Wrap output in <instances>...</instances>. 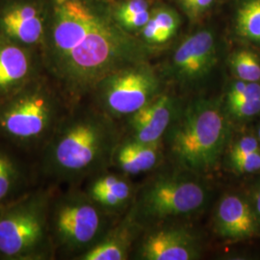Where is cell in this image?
Wrapping results in <instances>:
<instances>
[{
    "instance_id": "7402d4cb",
    "label": "cell",
    "mask_w": 260,
    "mask_h": 260,
    "mask_svg": "<svg viewBox=\"0 0 260 260\" xmlns=\"http://www.w3.org/2000/svg\"><path fill=\"white\" fill-rule=\"evenodd\" d=\"M20 182V172L15 161L0 150V202L8 198Z\"/></svg>"
},
{
    "instance_id": "8992f818",
    "label": "cell",
    "mask_w": 260,
    "mask_h": 260,
    "mask_svg": "<svg viewBox=\"0 0 260 260\" xmlns=\"http://www.w3.org/2000/svg\"><path fill=\"white\" fill-rule=\"evenodd\" d=\"M112 216L87 193H67L49 205L51 239L63 251L79 256L111 230Z\"/></svg>"
},
{
    "instance_id": "277c9868",
    "label": "cell",
    "mask_w": 260,
    "mask_h": 260,
    "mask_svg": "<svg viewBox=\"0 0 260 260\" xmlns=\"http://www.w3.org/2000/svg\"><path fill=\"white\" fill-rule=\"evenodd\" d=\"M170 164L153 171L137 187L128 210L144 230L159 223L186 222L203 213L213 199L206 176Z\"/></svg>"
},
{
    "instance_id": "9a60e30c",
    "label": "cell",
    "mask_w": 260,
    "mask_h": 260,
    "mask_svg": "<svg viewBox=\"0 0 260 260\" xmlns=\"http://www.w3.org/2000/svg\"><path fill=\"white\" fill-rule=\"evenodd\" d=\"M165 159L163 142L149 144L123 135L115 149L112 165L130 177L152 173L164 164Z\"/></svg>"
},
{
    "instance_id": "9c48e42d",
    "label": "cell",
    "mask_w": 260,
    "mask_h": 260,
    "mask_svg": "<svg viewBox=\"0 0 260 260\" xmlns=\"http://www.w3.org/2000/svg\"><path fill=\"white\" fill-rule=\"evenodd\" d=\"M220 59L217 34L209 28H203L180 42L161 76L182 92H197L212 77Z\"/></svg>"
},
{
    "instance_id": "d6986e66",
    "label": "cell",
    "mask_w": 260,
    "mask_h": 260,
    "mask_svg": "<svg viewBox=\"0 0 260 260\" xmlns=\"http://www.w3.org/2000/svg\"><path fill=\"white\" fill-rule=\"evenodd\" d=\"M234 31L242 41L260 47V0H241L235 12Z\"/></svg>"
},
{
    "instance_id": "8fae6325",
    "label": "cell",
    "mask_w": 260,
    "mask_h": 260,
    "mask_svg": "<svg viewBox=\"0 0 260 260\" xmlns=\"http://www.w3.org/2000/svg\"><path fill=\"white\" fill-rule=\"evenodd\" d=\"M47 22L46 0H0V35L40 50Z\"/></svg>"
},
{
    "instance_id": "ba28073f",
    "label": "cell",
    "mask_w": 260,
    "mask_h": 260,
    "mask_svg": "<svg viewBox=\"0 0 260 260\" xmlns=\"http://www.w3.org/2000/svg\"><path fill=\"white\" fill-rule=\"evenodd\" d=\"M49 203L46 196L23 200L0 214V253L7 258L41 256L48 248Z\"/></svg>"
},
{
    "instance_id": "2e32d148",
    "label": "cell",
    "mask_w": 260,
    "mask_h": 260,
    "mask_svg": "<svg viewBox=\"0 0 260 260\" xmlns=\"http://www.w3.org/2000/svg\"><path fill=\"white\" fill-rule=\"evenodd\" d=\"M137 187L123 174L103 172L92 178L87 194L112 215L127 212L133 204Z\"/></svg>"
},
{
    "instance_id": "d4e9b609",
    "label": "cell",
    "mask_w": 260,
    "mask_h": 260,
    "mask_svg": "<svg viewBox=\"0 0 260 260\" xmlns=\"http://www.w3.org/2000/svg\"><path fill=\"white\" fill-rule=\"evenodd\" d=\"M226 167L236 175H252L260 173V150L240 157L223 160Z\"/></svg>"
},
{
    "instance_id": "7c38bea8",
    "label": "cell",
    "mask_w": 260,
    "mask_h": 260,
    "mask_svg": "<svg viewBox=\"0 0 260 260\" xmlns=\"http://www.w3.org/2000/svg\"><path fill=\"white\" fill-rule=\"evenodd\" d=\"M184 102L179 94L163 91L125 119L124 135L149 144L163 142Z\"/></svg>"
},
{
    "instance_id": "4fadbf2b",
    "label": "cell",
    "mask_w": 260,
    "mask_h": 260,
    "mask_svg": "<svg viewBox=\"0 0 260 260\" xmlns=\"http://www.w3.org/2000/svg\"><path fill=\"white\" fill-rule=\"evenodd\" d=\"M212 229L218 237L242 241L259 235V226L248 194L230 191L214 206Z\"/></svg>"
},
{
    "instance_id": "ac0fdd59",
    "label": "cell",
    "mask_w": 260,
    "mask_h": 260,
    "mask_svg": "<svg viewBox=\"0 0 260 260\" xmlns=\"http://www.w3.org/2000/svg\"><path fill=\"white\" fill-rule=\"evenodd\" d=\"M179 25L180 19L177 11L162 6L151 11L149 21L139 32V38L149 47H159L173 39Z\"/></svg>"
},
{
    "instance_id": "3957f363",
    "label": "cell",
    "mask_w": 260,
    "mask_h": 260,
    "mask_svg": "<svg viewBox=\"0 0 260 260\" xmlns=\"http://www.w3.org/2000/svg\"><path fill=\"white\" fill-rule=\"evenodd\" d=\"M232 137L223 99L197 95L184 102L163 144L170 163L207 177L223 160Z\"/></svg>"
},
{
    "instance_id": "83f0119b",
    "label": "cell",
    "mask_w": 260,
    "mask_h": 260,
    "mask_svg": "<svg viewBox=\"0 0 260 260\" xmlns=\"http://www.w3.org/2000/svg\"><path fill=\"white\" fill-rule=\"evenodd\" d=\"M255 135H256V137H257V139L259 141L260 144V122L258 123V125H257V128H256V131H255Z\"/></svg>"
},
{
    "instance_id": "30bf717a",
    "label": "cell",
    "mask_w": 260,
    "mask_h": 260,
    "mask_svg": "<svg viewBox=\"0 0 260 260\" xmlns=\"http://www.w3.org/2000/svg\"><path fill=\"white\" fill-rule=\"evenodd\" d=\"M205 251L202 235L186 222L159 223L144 230L134 246L140 260H197Z\"/></svg>"
},
{
    "instance_id": "e0dca14e",
    "label": "cell",
    "mask_w": 260,
    "mask_h": 260,
    "mask_svg": "<svg viewBox=\"0 0 260 260\" xmlns=\"http://www.w3.org/2000/svg\"><path fill=\"white\" fill-rule=\"evenodd\" d=\"M144 229L135 221L129 210L121 223L113 226L101 241L89 251L79 255L82 260H124L130 252Z\"/></svg>"
},
{
    "instance_id": "7a4b0ae2",
    "label": "cell",
    "mask_w": 260,
    "mask_h": 260,
    "mask_svg": "<svg viewBox=\"0 0 260 260\" xmlns=\"http://www.w3.org/2000/svg\"><path fill=\"white\" fill-rule=\"evenodd\" d=\"M123 135L119 121L95 106L75 105L44 147V171L62 182L77 183L93 178L111 166Z\"/></svg>"
},
{
    "instance_id": "ffe728a7",
    "label": "cell",
    "mask_w": 260,
    "mask_h": 260,
    "mask_svg": "<svg viewBox=\"0 0 260 260\" xmlns=\"http://www.w3.org/2000/svg\"><path fill=\"white\" fill-rule=\"evenodd\" d=\"M112 14L125 31L136 35L149 21L151 11L148 0H124L110 4Z\"/></svg>"
},
{
    "instance_id": "4316f807",
    "label": "cell",
    "mask_w": 260,
    "mask_h": 260,
    "mask_svg": "<svg viewBox=\"0 0 260 260\" xmlns=\"http://www.w3.org/2000/svg\"><path fill=\"white\" fill-rule=\"evenodd\" d=\"M248 196L251 200L253 210H254L255 215H256L257 223H258V226H259L260 235V175L256 177V179L251 184V189L248 193Z\"/></svg>"
},
{
    "instance_id": "6da1fadb",
    "label": "cell",
    "mask_w": 260,
    "mask_h": 260,
    "mask_svg": "<svg viewBox=\"0 0 260 260\" xmlns=\"http://www.w3.org/2000/svg\"><path fill=\"white\" fill-rule=\"evenodd\" d=\"M43 69L69 103L91 94L104 77L149 61L154 47L125 31L106 0H46Z\"/></svg>"
},
{
    "instance_id": "5bb4252c",
    "label": "cell",
    "mask_w": 260,
    "mask_h": 260,
    "mask_svg": "<svg viewBox=\"0 0 260 260\" xmlns=\"http://www.w3.org/2000/svg\"><path fill=\"white\" fill-rule=\"evenodd\" d=\"M40 50L0 35V103L42 75Z\"/></svg>"
},
{
    "instance_id": "5b68a950",
    "label": "cell",
    "mask_w": 260,
    "mask_h": 260,
    "mask_svg": "<svg viewBox=\"0 0 260 260\" xmlns=\"http://www.w3.org/2000/svg\"><path fill=\"white\" fill-rule=\"evenodd\" d=\"M69 101L53 81L39 75L0 103V134L20 147L46 146Z\"/></svg>"
},
{
    "instance_id": "44dd1931",
    "label": "cell",
    "mask_w": 260,
    "mask_h": 260,
    "mask_svg": "<svg viewBox=\"0 0 260 260\" xmlns=\"http://www.w3.org/2000/svg\"><path fill=\"white\" fill-rule=\"evenodd\" d=\"M229 67L235 79L260 81V57L250 48H238L229 57Z\"/></svg>"
},
{
    "instance_id": "52a82bcc",
    "label": "cell",
    "mask_w": 260,
    "mask_h": 260,
    "mask_svg": "<svg viewBox=\"0 0 260 260\" xmlns=\"http://www.w3.org/2000/svg\"><path fill=\"white\" fill-rule=\"evenodd\" d=\"M163 81L149 61L122 68L94 87L93 106L117 121L125 120L164 91Z\"/></svg>"
},
{
    "instance_id": "484cf974",
    "label": "cell",
    "mask_w": 260,
    "mask_h": 260,
    "mask_svg": "<svg viewBox=\"0 0 260 260\" xmlns=\"http://www.w3.org/2000/svg\"><path fill=\"white\" fill-rule=\"evenodd\" d=\"M191 19L201 18L212 6L215 0H177Z\"/></svg>"
},
{
    "instance_id": "cb8c5ba5",
    "label": "cell",
    "mask_w": 260,
    "mask_h": 260,
    "mask_svg": "<svg viewBox=\"0 0 260 260\" xmlns=\"http://www.w3.org/2000/svg\"><path fill=\"white\" fill-rule=\"evenodd\" d=\"M260 81L249 82L239 79H233L229 84L225 93L223 95V101L233 100H245V99H259Z\"/></svg>"
},
{
    "instance_id": "603a6c76",
    "label": "cell",
    "mask_w": 260,
    "mask_h": 260,
    "mask_svg": "<svg viewBox=\"0 0 260 260\" xmlns=\"http://www.w3.org/2000/svg\"><path fill=\"white\" fill-rule=\"evenodd\" d=\"M223 103L224 109L233 123L251 121L260 116V98L233 101L223 100Z\"/></svg>"
}]
</instances>
